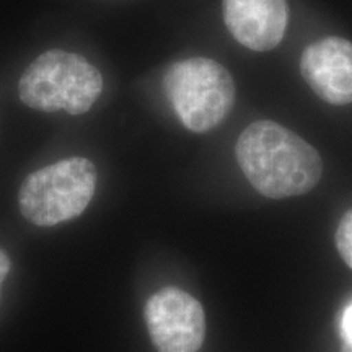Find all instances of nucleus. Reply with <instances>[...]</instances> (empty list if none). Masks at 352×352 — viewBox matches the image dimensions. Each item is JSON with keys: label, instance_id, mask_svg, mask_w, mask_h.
Listing matches in <instances>:
<instances>
[{"label": "nucleus", "instance_id": "f257e3e1", "mask_svg": "<svg viewBox=\"0 0 352 352\" xmlns=\"http://www.w3.org/2000/svg\"><path fill=\"white\" fill-rule=\"evenodd\" d=\"M235 155L250 184L270 199L305 195L323 173L316 148L274 121L246 127L236 140Z\"/></svg>", "mask_w": 352, "mask_h": 352}, {"label": "nucleus", "instance_id": "f03ea898", "mask_svg": "<svg viewBox=\"0 0 352 352\" xmlns=\"http://www.w3.org/2000/svg\"><path fill=\"white\" fill-rule=\"evenodd\" d=\"M103 91V76L76 52L51 50L38 56L19 82V95L28 108L44 113L64 109L72 116L87 113Z\"/></svg>", "mask_w": 352, "mask_h": 352}, {"label": "nucleus", "instance_id": "7ed1b4c3", "mask_svg": "<svg viewBox=\"0 0 352 352\" xmlns=\"http://www.w3.org/2000/svg\"><path fill=\"white\" fill-rule=\"evenodd\" d=\"M164 88L182 124L199 134L215 129L235 104L230 72L208 57L175 63L166 70Z\"/></svg>", "mask_w": 352, "mask_h": 352}, {"label": "nucleus", "instance_id": "20e7f679", "mask_svg": "<svg viewBox=\"0 0 352 352\" xmlns=\"http://www.w3.org/2000/svg\"><path fill=\"white\" fill-rule=\"evenodd\" d=\"M96 168L85 157H70L33 171L21 183L20 210L38 227L76 219L94 199Z\"/></svg>", "mask_w": 352, "mask_h": 352}, {"label": "nucleus", "instance_id": "39448f33", "mask_svg": "<svg viewBox=\"0 0 352 352\" xmlns=\"http://www.w3.org/2000/svg\"><path fill=\"white\" fill-rule=\"evenodd\" d=\"M145 323L158 352H197L206 338L204 308L182 289L158 290L145 303Z\"/></svg>", "mask_w": 352, "mask_h": 352}, {"label": "nucleus", "instance_id": "423d86ee", "mask_svg": "<svg viewBox=\"0 0 352 352\" xmlns=\"http://www.w3.org/2000/svg\"><path fill=\"white\" fill-rule=\"evenodd\" d=\"M308 87L329 104L352 103V43L328 36L311 43L300 57Z\"/></svg>", "mask_w": 352, "mask_h": 352}, {"label": "nucleus", "instance_id": "0eeeda50", "mask_svg": "<svg viewBox=\"0 0 352 352\" xmlns=\"http://www.w3.org/2000/svg\"><path fill=\"white\" fill-rule=\"evenodd\" d=\"M228 32L252 51H271L283 41L289 21L285 0H223Z\"/></svg>", "mask_w": 352, "mask_h": 352}, {"label": "nucleus", "instance_id": "6e6552de", "mask_svg": "<svg viewBox=\"0 0 352 352\" xmlns=\"http://www.w3.org/2000/svg\"><path fill=\"white\" fill-rule=\"evenodd\" d=\"M336 248L352 270V209L342 215L336 228Z\"/></svg>", "mask_w": 352, "mask_h": 352}, {"label": "nucleus", "instance_id": "1a4fd4ad", "mask_svg": "<svg viewBox=\"0 0 352 352\" xmlns=\"http://www.w3.org/2000/svg\"><path fill=\"white\" fill-rule=\"evenodd\" d=\"M341 352H352V303L341 316Z\"/></svg>", "mask_w": 352, "mask_h": 352}, {"label": "nucleus", "instance_id": "9d476101", "mask_svg": "<svg viewBox=\"0 0 352 352\" xmlns=\"http://www.w3.org/2000/svg\"><path fill=\"white\" fill-rule=\"evenodd\" d=\"M12 270V261L7 256V253L3 250H0V287H2L3 280L7 279L8 272Z\"/></svg>", "mask_w": 352, "mask_h": 352}]
</instances>
